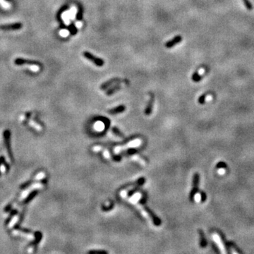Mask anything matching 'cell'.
Here are the masks:
<instances>
[{
    "label": "cell",
    "mask_w": 254,
    "mask_h": 254,
    "mask_svg": "<svg viewBox=\"0 0 254 254\" xmlns=\"http://www.w3.org/2000/svg\"><path fill=\"white\" fill-rule=\"evenodd\" d=\"M131 201L134 205H136V206H137L139 208H141V210H142L143 213L144 215H145L146 217H150V218L152 220L153 223L155 224L156 226H159V225H161V220H160V219L157 217V216L154 214V212L150 210V209L148 207H147L145 205L138 202L137 201H136V200L134 199H131Z\"/></svg>",
    "instance_id": "cell-1"
},
{
    "label": "cell",
    "mask_w": 254,
    "mask_h": 254,
    "mask_svg": "<svg viewBox=\"0 0 254 254\" xmlns=\"http://www.w3.org/2000/svg\"><path fill=\"white\" fill-rule=\"evenodd\" d=\"M83 57H85V59H87L89 60L90 61L93 62L95 65H96V66H102L103 65H104V61L102 59L98 58V57H95V55H93V54L88 52V51H85V52H83Z\"/></svg>",
    "instance_id": "cell-2"
},
{
    "label": "cell",
    "mask_w": 254,
    "mask_h": 254,
    "mask_svg": "<svg viewBox=\"0 0 254 254\" xmlns=\"http://www.w3.org/2000/svg\"><path fill=\"white\" fill-rule=\"evenodd\" d=\"M199 179H200L199 174H198V173H195L193 177V187H192V189L190 190L189 195V199L190 201H193V198H194L195 195H196L198 191Z\"/></svg>",
    "instance_id": "cell-3"
},
{
    "label": "cell",
    "mask_w": 254,
    "mask_h": 254,
    "mask_svg": "<svg viewBox=\"0 0 254 254\" xmlns=\"http://www.w3.org/2000/svg\"><path fill=\"white\" fill-rule=\"evenodd\" d=\"M141 144V141L140 139H135L133 141H131V142L125 144V145H121V146H117L114 148V152L116 153H119V152L122 151L124 150H126L127 148H130V147H138Z\"/></svg>",
    "instance_id": "cell-4"
},
{
    "label": "cell",
    "mask_w": 254,
    "mask_h": 254,
    "mask_svg": "<svg viewBox=\"0 0 254 254\" xmlns=\"http://www.w3.org/2000/svg\"><path fill=\"white\" fill-rule=\"evenodd\" d=\"M10 136H11V133L9 130H5L3 133V137H4V143L6 147V150H7L8 154H9V156L10 157L11 160H13V155H12V147H11V143H10Z\"/></svg>",
    "instance_id": "cell-5"
},
{
    "label": "cell",
    "mask_w": 254,
    "mask_h": 254,
    "mask_svg": "<svg viewBox=\"0 0 254 254\" xmlns=\"http://www.w3.org/2000/svg\"><path fill=\"white\" fill-rule=\"evenodd\" d=\"M23 25L22 23H10V24H5V25H0V29L2 30V31H17V30H20L22 28Z\"/></svg>",
    "instance_id": "cell-6"
},
{
    "label": "cell",
    "mask_w": 254,
    "mask_h": 254,
    "mask_svg": "<svg viewBox=\"0 0 254 254\" xmlns=\"http://www.w3.org/2000/svg\"><path fill=\"white\" fill-rule=\"evenodd\" d=\"M145 178H143V177L140 178V179H138L136 182L128 184V185L127 186V190H123V191L121 193V195H122V196L123 197H124L125 196H126V194L127 193V190H129V189H132V188H135L136 187H138V186H139L143 185V184L145 183Z\"/></svg>",
    "instance_id": "cell-7"
},
{
    "label": "cell",
    "mask_w": 254,
    "mask_h": 254,
    "mask_svg": "<svg viewBox=\"0 0 254 254\" xmlns=\"http://www.w3.org/2000/svg\"><path fill=\"white\" fill-rule=\"evenodd\" d=\"M14 64L17 66H21V65L28 64V65H33V66H40V63L36 61H33V60L25 59L23 58H17L14 60Z\"/></svg>",
    "instance_id": "cell-8"
},
{
    "label": "cell",
    "mask_w": 254,
    "mask_h": 254,
    "mask_svg": "<svg viewBox=\"0 0 254 254\" xmlns=\"http://www.w3.org/2000/svg\"><path fill=\"white\" fill-rule=\"evenodd\" d=\"M124 82V81L122 80L121 79H119V78H114V79H110L109 81H107L104 83H102L100 86V89L101 90H106L108 87L111 86V85H114L115 83H123Z\"/></svg>",
    "instance_id": "cell-9"
},
{
    "label": "cell",
    "mask_w": 254,
    "mask_h": 254,
    "mask_svg": "<svg viewBox=\"0 0 254 254\" xmlns=\"http://www.w3.org/2000/svg\"><path fill=\"white\" fill-rule=\"evenodd\" d=\"M150 100H149L148 103H147V106H146L145 110V115H150L152 113V109H153V104L154 102H155V96L153 94L150 93Z\"/></svg>",
    "instance_id": "cell-10"
},
{
    "label": "cell",
    "mask_w": 254,
    "mask_h": 254,
    "mask_svg": "<svg viewBox=\"0 0 254 254\" xmlns=\"http://www.w3.org/2000/svg\"><path fill=\"white\" fill-rule=\"evenodd\" d=\"M182 36H177L174 38H172L171 40L168 41V42L165 44V47H166L167 48H171V47H174L176 44H179V42H182Z\"/></svg>",
    "instance_id": "cell-11"
},
{
    "label": "cell",
    "mask_w": 254,
    "mask_h": 254,
    "mask_svg": "<svg viewBox=\"0 0 254 254\" xmlns=\"http://www.w3.org/2000/svg\"><path fill=\"white\" fill-rule=\"evenodd\" d=\"M130 158H131V160L139 163L140 165H143V166H145V165H147V162H146V160L143 158V157H141V155H139V154L137 153L131 154V155H130Z\"/></svg>",
    "instance_id": "cell-12"
},
{
    "label": "cell",
    "mask_w": 254,
    "mask_h": 254,
    "mask_svg": "<svg viewBox=\"0 0 254 254\" xmlns=\"http://www.w3.org/2000/svg\"><path fill=\"white\" fill-rule=\"evenodd\" d=\"M92 150L94 152H102L103 155H104V156L106 158L109 159V160L112 159V157H111L109 151H108L107 150H106V149L102 147L101 146H94V147L92 148Z\"/></svg>",
    "instance_id": "cell-13"
},
{
    "label": "cell",
    "mask_w": 254,
    "mask_h": 254,
    "mask_svg": "<svg viewBox=\"0 0 254 254\" xmlns=\"http://www.w3.org/2000/svg\"><path fill=\"white\" fill-rule=\"evenodd\" d=\"M198 234L200 236V246L201 248H205L207 246L208 242L206 240V236H205L204 232H203V230L199 229L198 230Z\"/></svg>",
    "instance_id": "cell-14"
},
{
    "label": "cell",
    "mask_w": 254,
    "mask_h": 254,
    "mask_svg": "<svg viewBox=\"0 0 254 254\" xmlns=\"http://www.w3.org/2000/svg\"><path fill=\"white\" fill-rule=\"evenodd\" d=\"M126 110V106L124 105H119L117 106V107L113 108V109H111L108 111L110 114H117L119 113H122V112H124Z\"/></svg>",
    "instance_id": "cell-15"
},
{
    "label": "cell",
    "mask_w": 254,
    "mask_h": 254,
    "mask_svg": "<svg viewBox=\"0 0 254 254\" xmlns=\"http://www.w3.org/2000/svg\"><path fill=\"white\" fill-rule=\"evenodd\" d=\"M38 193V190L37 189L32 190L31 193L28 194V196L25 198L24 201H23V204H27V203H29L30 201H31L32 200H33V198H35V197L37 196Z\"/></svg>",
    "instance_id": "cell-16"
},
{
    "label": "cell",
    "mask_w": 254,
    "mask_h": 254,
    "mask_svg": "<svg viewBox=\"0 0 254 254\" xmlns=\"http://www.w3.org/2000/svg\"><path fill=\"white\" fill-rule=\"evenodd\" d=\"M34 235H35V236H36V238H35V240L33 241V242H31V244H30L29 246L37 245L38 243H40V241H41V239H42V233L40 232V231H36V232H35Z\"/></svg>",
    "instance_id": "cell-17"
},
{
    "label": "cell",
    "mask_w": 254,
    "mask_h": 254,
    "mask_svg": "<svg viewBox=\"0 0 254 254\" xmlns=\"http://www.w3.org/2000/svg\"><path fill=\"white\" fill-rule=\"evenodd\" d=\"M122 88V86L120 85V83H119L118 85H114L113 87H112V88H111L110 89H109V90H108L106 92V95H111L114 94V93H116L117 91H118V90H120V89Z\"/></svg>",
    "instance_id": "cell-18"
},
{
    "label": "cell",
    "mask_w": 254,
    "mask_h": 254,
    "mask_svg": "<svg viewBox=\"0 0 254 254\" xmlns=\"http://www.w3.org/2000/svg\"><path fill=\"white\" fill-rule=\"evenodd\" d=\"M17 213H18V210H16V209L12 210V212H11V213H10V215H9V217H7V219H6V220L5 225H8V224H9V222H11V220H12L13 217H14V216L16 215Z\"/></svg>",
    "instance_id": "cell-19"
},
{
    "label": "cell",
    "mask_w": 254,
    "mask_h": 254,
    "mask_svg": "<svg viewBox=\"0 0 254 254\" xmlns=\"http://www.w3.org/2000/svg\"><path fill=\"white\" fill-rule=\"evenodd\" d=\"M202 77L203 76L200 75L198 71H196V72L193 74V76H192V80H193L194 82H199L201 80V79H202Z\"/></svg>",
    "instance_id": "cell-20"
},
{
    "label": "cell",
    "mask_w": 254,
    "mask_h": 254,
    "mask_svg": "<svg viewBox=\"0 0 254 254\" xmlns=\"http://www.w3.org/2000/svg\"><path fill=\"white\" fill-rule=\"evenodd\" d=\"M112 132H113L114 134H115L116 136H118V137L122 138V139L124 138V136L123 135V133L121 132L117 128H116V127H113V128H112Z\"/></svg>",
    "instance_id": "cell-21"
},
{
    "label": "cell",
    "mask_w": 254,
    "mask_h": 254,
    "mask_svg": "<svg viewBox=\"0 0 254 254\" xmlns=\"http://www.w3.org/2000/svg\"><path fill=\"white\" fill-rule=\"evenodd\" d=\"M88 253L90 254H107V252L105 251L99 250V251H90Z\"/></svg>",
    "instance_id": "cell-22"
},
{
    "label": "cell",
    "mask_w": 254,
    "mask_h": 254,
    "mask_svg": "<svg viewBox=\"0 0 254 254\" xmlns=\"http://www.w3.org/2000/svg\"><path fill=\"white\" fill-rule=\"evenodd\" d=\"M207 95H208V93H205V94L202 95L199 98H198V102H199L200 104H204L205 101H206V96H207Z\"/></svg>",
    "instance_id": "cell-23"
},
{
    "label": "cell",
    "mask_w": 254,
    "mask_h": 254,
    "mask_svg": "<svg viewBox=\"0 0 254 254\" xmlns=\"http://www.w3.org/2000/svg\"><path fill=\"white\" fill-rule=\"evenodd\" d=\"M243 1H244V5L246 6V7L247 9H249V10H251L252 8H253V6H252V4H251V2L249 1V0H243Z\"/></svg>",
    "instance_id": "cell-24"
},
{
    "label": "cell",
    "mask_w": 254,
    "mask_h": 254,
    "mask_svg": "<svg viewBox=\"0 0 254 254\" xmlns=\"http://www.w3.org/2000/svg\"><path fill=\"white\" fill-rule=\"evenodd\" d=\"M32 183H33V181H29V182H25V183L22 184V185L20 186V188H21V189H25V188H27V187L31 185Z\"/></svg>",
    "instance_id": "cell-25"
},
{
    "label": "cell",
    "mask_w": 254,
    "mask_h": 254,
    "mask_svg": "<svg viewBox=\"0 0 254 254\" xmlns=\"http://www.w3.org/2000/svg\"><path fill=\"white\" fill-rule=\"evenodd\" d=\"M227 167V165L225 163H219L217 165V168H225Z\"/></svg>",
    "instance_id": "cell-26"
},
{
    "label": "cell",
    "mask_w": 254,
    "mask_h": 254,
    "mask_svg": "<svg viewBox=\"0 0 254 254\" xmlns=\"http://www.w3.org/2000/svg\"><path fill=\"white\" fill-rule=\"evenodd\" d=\"M12 208V205L9 204L6 207H5V208H4V212H9V211L11 210Z\"/></svg>",
    "instance_id": "cell-27"
},
{
    "label": "cell",
    "mask_w": 254,
    "mask_h": 254,
    "mask_svg": "<svg viewBox=\"0 0 254 254\" xmlns=\"http://www.w3.org/2000/svg\"><path fill=\"white\" fill-rule=\"evenodd\" d=\"M5 1H8V2H11V1H12V0H5Z\"/></svg>",
    "instance_id": "cell-28"
}]
</instances>
